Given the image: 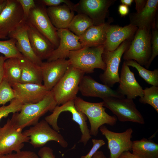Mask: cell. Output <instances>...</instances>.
<instances>
[{"mask_svg":"<svg viewBox=\"0 0 158 158\" xmlns=\"http://www.w3.org/2000/svg\"><path fill=\"white\" fill-rule=\"evenodd\" d=\"M150 30L138 28L134 39L123 54L125 61L133 60L146 66L151 55Z\"/></svg>","mask_w":158,"mask_h":158,"instance_id":"5b68a950","label":"cell"},{"mask_svg":"<svg viewBox=\"0 0 158 158\" xmlns=\"http://www.w3.org/2000/svg\"><path fill=\"white\" fill-rule=\"evenodd\" d=\"M38 155L40 158H56L53 150L48 147H43L39 150Z\"/></svg>","mask_w":158,"mask_h":158,"instance_id":"ab89813d","label":"cell"},{"mask_svg":"<svg viewBox=\"0 0 158 158\" xmlns=\"http://www.w3.org/2000/svg\"><path fill=\"white\" fill-rule=\"evenodd\" d=\"M119 85L117 91L126 98L133 99L143 95V89L137 81L134 73L124 61L119 76Z\"/></svg>","mask_w":158,"mask_h":158,"instance_id":"ffe728a7","label":"cell"},{"mask_svg":"<svg viewBox=\"0 0 158 158\" xmlns=\"http://www.w3.org/2000/svg\"><path fill=\"white\" fill-rule=\"evenodd\" d=\"M138 29L137 27L130 23L123 27L110 25L104 44V50H115L123 42L133 36Z\"/></svg>","mask_w":158,"mask_h":158,"instance_id":"44dd1931","label":"cell"},{"mask_svg":"<svg viewBox=\"0 0 158 158\" xmlns=\"http://www.w3.org/2000/svg\"><path fill=\"white\" fill-rule=\"evenodd\" d=\"M152 39L151 55L147 65L145 66L147 69L150 67L152 62L158 54V31L157 29L153 30Z\"/></svg>","mask_w":158,"mask_h":158,"instance_id":"e575fe53","label":"cell"},{"mask_svg":"<svg viewBox=\"0 0 158 158\" xmlns=\"http://www.w3.org/2000/svg\"><path fill=\"white\" fill-rule=\"evenodd\" d=\"M118 12L121 16L127 15L129 12L128 6L122 4L120 5L118 8Z\"/></svg>","mask_w":158,"mask_h":158,"instance_id":"7bdbcfd3","label":"cell"},{"mask_svg":"<svg viewBox=\"0 0 158 158\" xmlns=\"http://www.w3.org/2000/svg\"><path fill=\"white\" fill-rule=\"evenodd\" d=\"M27 22L28 37L33 52L42 61L47 60L55 49L54 47L48 39Z\"/></svg>","mask_w":158,"mask_h":158,"instance_id":"7402d4cb","label":"cell"},{"mask_svg":"<svg viewBox=\"0 0 158 158\" xmlns=\"http://www.w3.org/2000/svg\"><path fill=\"white\" fill-rule=\"evenodd\" d=\"M110 23L92 25L79 37V41L83 47H93L104 45L106 39L107 29Z\"/></svg>","mask_w":158,"mask_h":158,"instance_id":"cb8c5ba5","label":"cell"},{"mask_svg":"<svg viewBox=\"0 0 158 158\" xmlns=\"http://www.w3.org/2000/svg\"><path fill=\"white\" fill-rule=\"evenodd\" d=\"M128 66L135 68L138 71L139 75L145 81L152 86H158V69L153 71L149 70L133 60L125 61Z\"/></svg>","mask_w":158,"mask_h":158,"instance_id":"f546056e","label":"cell"},{"mask_svg":"<svg viewBox=\"0 0 158 158\" xmlns=\"http://www.w3.org/2000/svg\"><path fill=\"white\" fill-rule=\"evenodd\" d=\"M0 158H40L38 154L30 151H21L1 156Z\"/></svg>","mask_w":158,"mask_h":158,"instance_id":"8d00e7d4","label":"cell"},{"mask_svg":"<svg viewBox=\"0 0 158 158\" xmlns=\"http://www.w3.org/2000/svg\"><path fill=\"white\" fill-rule=\"evenodd\" d=\"M59 39L58 47L55 49L50 57L47 60L50 61L59 59L68 58L70 52L82 48L79 37L68 29H57Z\"/></svg>","mask_w":158,"mask_h":158,"instance_id":"2e32d148","label":"cell"},{"mask_svg":"<svg viewBox=\"0 0 158 158\" xmlns=\"http://www.w3.org/2000/svg\"><path fill=\"white\" fill-rule=\"evenodd\" d=\"M37 1L39 4L46 6L53 7L61 5L62 4H65L69 7L71 11H74L75 4L68 0H41Z\"/></svg>","mask_w":158,"mask_h":158,"instance_id":"d590c367","label":"cell"},{"mask_svg":"<svg viewBox=\"0 0 158 158\" xmlns=\"http://www.w3.org/2000/svg\"><path fill=\"white\" fill-rule=\"evenodd\" d=\"M118 158H141L131 153L130 151H125L122 153Z\"/></svg>","mask_w":158,"mask_h":158,"instance_id":"ee69618b","label":"cell"},{"mask_svg":"<svg viewBox=\"0 0 158 158\" xmlns=\"http://www.w3.org/2000/svg\"><path fill=\"white\" fill-rule=\"evenodd\" d=\"M64 111L70 112L72 115V119L78 125L81 133L79 142L86 145L92 138L86 121L87 118L76 108L74 100L69 101L60 106L57 105L52 113L45 117L44 120L54 129L59 132L61 128L58 125V119L61 113Z\"/></svg>","mask_w":158,"mask_h":158,"instance_id":"8992f818","label":"cell"},{"mask_svg":"<svg viewBox=\"0 0 158 158\" xmlns=\"http://www.w3.org/2000/svg\"><path fill=\"white\" fill-rule=\"evenodd\" d=\"M7 59L4 56H0V83L4 79V63Z\"/></svg>","mask_w":158,"mask_h":158,"instance_id":"60d3db41","label":"cell"},{"mask_svg":"<svg viewBox=\"0 0 158 158\" xmlns=\"http://www.w3.org/2000/svg\"><path fill=\"white\" fill-rule=\"evenodd\" d=\"M16 40V45L23 56L34 63L41 66L42 61L35 54L31 47L28 37V24L23 20L8 36Z\"/></svg>","mask_w":158,"mask_h":158,"instance_id":"9a60e30c","label":"cell"},{"mask_svg":"<svg viewBox=\"0 0 158 158\" xmlns=\"http://www.w3.org/2000/svg\"><path fill=\"white\" fill-rule=\"evenodd\" d=\"M92 158H107L103 152L101 151H97L93 155Z\"/></svg>","mask_w":158,"mask_h":158,"instance_id":"f6af8a7d","label":"cell"},{"mask_svg":"<svg viewBox=\"0 0 158 158\" xmlns=\"http://www.w3.org/2000/svg\"><path fill=\"white\" fill-rule=\"evenodd\" d=\"M135 9L136 13L140 12L144 8L147 2V0H135Z\"/></svg>","mask_w":158,"mask_h":158,"instance_id":"b9f144b4","label":"cell"},{"mask_svg":"<svg viewBox=\"0 0 158 158\" xmlns=\"http://www.w3.org/2000/svg\"><path fill=\"white\" fill-rule=\"evenodd\" d=\"M19 59L22 70L19 83L42 84V75L40 66L23 56L19 58Z\"/></svg>","mask_w":158,"mask_h":158,"instance_id":"484cf974","label":"cell"},{"mask_svg":"<svg viewBox=\"0 0 158 158\" xmlns=\"http://www.w3.org/2000/svg\"><path fill=\"white\" fill-rule=\"evenodd\" d=\"M0 39H4L3 37H1V36H0Z\"/></svg>","mask_w":158,"mask_h":158,"instance_id":"c3c4849f","label":"cell"},{"mask_svg":"<svg viewBox=\"0 0 158 158\" xmlns=\"http://www.w3.org/2000/svg\"><path fill=\"white\" fill-rule=\"evenodd\" d=\"M23 10L24 20L27 19L31 10L35 7L36 4L33 0H17Z\"/></svg>","mask_w":158,"mask_h":158,"instance_id":"74e56055","label":"cell"},{"mask_svg":"<svg viewBox=\"0 0 158 158\" xmlns=\"http://www.w3.org/2000/svg\"><path fill=\"white\" fill-rule=\"evenodd\" d=\"M46 37L56 48L59 39L57 29L52 23L47 13V8L38 4L32 9L26 20Z\"/></svg>","mask_w":158,"mask_h":158,"instance_id":"9c48e42d","label":"cell"},{"mask_svg":"<svg viewBox=\"0 0 158 158\" xmlns=\"http://www.w3.org/2000/svg\"><path fill=\"white\" fill-rule=\"evenodd\" d=\"M1 156H0V157H1Z\"/></svg>","mask_w":158,"mask_h":158,"instance_id":"681fc988","label":"cell"},{"mask_svg":"<svg viewBox=\"0 0 158 158\" xmlns=\"http://www.w3.org/2000/svg\"><path fill=\"white\" fill-rule=\"evenodd\" d=\"M21 129L16 128L8 118L1 128L0 156H2L21 150L24 143L29 142V137L25 135Z\"/></svg>","mask_w":158,"mask_h":158,"instance_id":"30bf717a","label":"cell"},{"mask_svg":"<svg viewBox=\"0 0 158 158\" xmlns=\"http://www.w3.org/2000/svg\"><path fill=\"white\" fill-rule=\"evenodd\" d=\"M57 105L50 90L40 101L23 104L20 112L13 114L11 120L16 128L23 130L37 124L41 117L48 111H53Z\"/></svg>","mask_w":158,"mask_h":158,"instance_id":"6da1fadb","label":"cell"},{"mask_svg":"<svg viewBox=\"0 0 158 158\" xmlns=\"http://www.w3.org/2000/svg\"><path fill=\"white\" fill-rule=\"evenodd\" d=\"M116 1L113 0H81L75 4L74 11L88 16L93 25H99L105 23L108 9Z\"/></svg>","mask_w":158,"mask_h":158,"instance_id":"7c38bea8","label":"cell"},{"mask_svg":"<svg viewBox=\"0 0 158 158\" xmlns=\"http://www.w3.org/2000/svg\"><path fill=\"white\" fill-rule=\"evenodd\" d=\"M79 91L83 96L98 97L103 99L110 97H125L117 90H113L105 85L97 82L88 75H84L81 79Z\"/></svg>","mask_w":158,"mask_h":158,"instance_id":"d6986e66","label":"cell"},{"mask_svg":"<svg viewBox=\"0 0 158 158\" xmlns=\"http://www.w3.org/2000/svg\"><path fill=\"white\" fill-rule=\"evenodd\" d=\"M12 87L15 98L23 104L37 102L42 100L50 91L42 84L19 83Z\"/></svg>","mask_w":158,"mask_h":158,"instance_id":"ac0fdd59","label":"cell"},{"mask_svg":"<svg viewBox=\"0 0 158 158\" xmlns=\"http://www.w3.org/2000/svg\"><path fill=\"white\" fill-rule=\"evenodd\" d=\"M74 102L77 109L88 119L91 135L97 136L100 127L104 124L113 126L116 123L117 118L115 116L109 115L106 112L103 102H89L77 97L74 100Z\"/></svg>","mask_w":158,"mask_h":158,"instance_id":"3957f363","label":"cell"},{"mask_svg":"<svg viewBox=\"0 0 158 158\" xmlns=\"http://www.w3.org/2000/svg\"><path fill=\"white\" fill-rule=\"evenodd\" d=\"M132 153L141 158H158V144L143 138L133 141Z\"/></svg>","mask_w":158,"mask_h":158,"instance_id":"4316f807","label":"cell"},{"mask_svg":"<svg viewBox=\"0 0 158 158\" xmlns=\"http://www.w3.org/2000/svg\"><path fill=\"white\" fill-rule=\"evenodd\" d=\"M23 20L22 7L17 0H7V4L0 13V36L8 38L9 33Z\"/></svg>","mask_w":158,"mask_h":158,"instance_id":"5bb4252c","label":"cell"},{"mask_svg":"<svg viewBox=\"0 0 158 158\" xmlns=\"http://www.w3.org/2000/svg\"><path fill=\"white\" fill-rule=\"evenodd\" d=\"M70 65L69 60L65 59L43 62L40 66L43 85L50 91L63 77Z\"/></svg>","mask_w":158,"mask_h":158,"instance_id":"e0dca14e","label":"cell"},{"mask_svg":"<svg viewBox=\"0 0 158 158\" xmlns=\"http://www.w3.org/2000/svg\"><path fill=\"white\" fill-rule=\"evenodd\" d=\"M158 6V0H147L145 6L141 11L130 16V23L138 28H145L150 30L154 25Z\"/></svg>","mask_w":158,"mask_h":158,"instance_id":"603a6c76","label":"cell"},{"mask_svg":"<svg viewBox=\"0 0 158 158\" xmlns=\"http://www.w3.org/2000/svg\"><path fill=\"white\" fill-rule=\"evenodd\" d=\"M104 45L93 47H85L71 51L68 58L70 65L83 73H93L95 68L104 71L106 65L102 59Z\"/></svg>","mask_w":158,"mask_h":158,"instance_id":"7a4b0ae2","label":"cell"},{"mask_svg":"<svg viewBox=\"0 0 158 158\" xmlns=\"http://www.w3.org/2000/svg\"><path fill=\"white\" fill-rule=\"evenodd\" d=\"M7 0H0V13L6 6Z\"/></svg>","mask_w":158,"mask_h":158,"instance_id":"bcb514c9","label":"cell"},{"mask_svg":"<svg viewBox=\"0 0 158 158\" xmlns=\"http://www.w3.org/2000/svg\"><path fill=\"white\" fill-rule=\"evenodd\" d=\"M121 2L122 4L126 5L128 6H130L133 1V0H121Z\"/></svg>","mask_w":158,"mask_h":158,"instance_id":"7dc6e473","label":"cell"},{"mask_svg":"<svg viewBox=\"0 0 158 158\" xmlns=\"http://www.w3.org/2000/svg\"><path fill=\"white\" fill-rule=\"evenodd\" d=\"M141 103L148 104L158 113V86H152L143 89V95L139 99Z\"/></svg>","mask_w":158,"mask_h":158,"instance_id":"4dcf8cb0","label":"cell"},{"mask_svg":"<svg viewBox=\"0 0 158 158\" xmlns=\"http://www.w3.org/2000/svg\"><path fill=\"white\" fill-rule=\"evenodd\" d=\"M23 104L18 100L14 98L10 102L8 105H3L0 107V121L3 118L7 117L10 113L13 114L20 111Z\"/></svg>","mask_w":158,"mask_h":158,"instance_id":"836d02e7","label":"cell"},{"mask_svg":"<svg viewBox=\"0 0 158 158\" xmlns=\"http://www.w3.org/2000/svg\"><path fill=\"white\" fill-rule=\"evenodd\" d=\"M103 100L104 106L111 110L120 121L145 123L144 118L137 108L133 99L110 97Z\"/></svg>","mask_w":158,"mask_h":158,"instance_id":"52a82bcc","label":"cell"},{"mask_svg":"<svg viewBox=\"0 0 158 158\" xmlns=\"http://www.w3.org/2000/svg\"><path fill=\"white\" fill-rule=\"evenodd\" d=\"M92 25L93 22L88 16L84 14L78 13L73 17L68 29L79 37Z\"/></svg>","mask_w":158,"mask_h":158,"instance_id":"f1b7e54d","label":"cell"},{"mask_svg":"<svg viewBox=\"0 0 158 158\" xmlns=\"http://www.w3.org/2000/svg\"><path fill=\"white\" fill-rule=\"evenodd\" d=\"M15 98L12 87L4 79L0 83V105H4Z\"/></svg>","mask_w":158,"mask_h":158,"instance_id":"d6a6232c","label":"cell"},{"mask_svg":"<svg viewBox=\"0 0 158 158\" xmlns=\"http://www.w3.org/2000/svg\"><path fill=\"white\" fill-rule=\"evenodd\" d=\"M21 73L19 58L11 57L5 60L4 79L11 87L20 82Z\"/></svg>","mask_w":158,"mask_h":158,"instance_id":"83f0119b","label":"cell"},{"mask_svg":"<svg viewBox=\"0 0 158 158\" xmlns=\"http://www.w3.org/2000/svg\"><path fill=\"white\" fill-rule=\"evenodd\" d=\"M16 43V40L13 38L5 41H0V53L3 54L7 59L22 57L23 56L17 48Z\"/></svg>","mask_w":158,"mask_h":158,"instance_id":"1f68e13d","label":"cell"},{"mask_svg":"<svg viewBox=\"0 0 158 158\" xmlns=\"http://www.w3.org/2000/svg\"><path fill=\"white\" fill-rule=\"evenodd\" d=\"M92 142L93 145L90 150L86 155L81 156L80 158H92L99 149L105 144L102 139H92Z\"/></svg>","mask_w":158,"mask_h":158,"instance_id":"f35d334b","label":"cell"},{"mask_svg":"<svg viewBox=\"0 0 158 158\" xmlns=\"http://www.w3.org/2000/svg\"></svg>","mask_w":158,"mask_h":158,"instance_id":"f907efd6","label":"cell"},{"mask_svg":"<svg viewBox=\"0 0 158 158\" xmlns=\"http://www.w3.org/2000/svg\"><path fill=\"white\" fill-rule=\"evenodd\" d=\"M47 11L52 23L57 29H68L74 16V11L65 4L48 7Z\"/></svg>","mask_w":158,"mask_h":158,"instance_id":"d4e9b609","label":"cell"},{"mask_svg":"<svg viewBox=\"0 0 158 158\" xmlns=\"http://www.w3.org/2000/svg\"><path fill=\"white\" fill-rule=\"evenodd\" d=\"M99 130L107 140L110 158H118L123 152L131 150L133 141L131 139L133 133L132 128H128L122 132L117 133L109 130L103 125Z\"/></svg>","mask_w":158,"mask_h":158,"instance_id":"4fadbf2b","label":"cell"},{"mask_svg":"<svg viewBox=\"0 0 158 158\" xmlns=\"http://www.w3.org/2000/svg\"><path fill=\"white\" fill-rule=\"evenodd\" d=\"M26 136L29 137V142L35 148L42 147L49 141H54L62 147L68 146L67 142L59 132L50 126L44 119L23 132Z\"/></svg>","mask_w":158,"mask_h":158,"instance_id":"ba28073f","label":"cell"},{"mask_svg":"<svg viewBox=\"0 0 158 158\" xmlns=\"http://www.w3.org/2000/svg\"><path fill=\"white\" fill-rule=\"evenodd\" d=\"M129 44V42L126 40L114 51H104L102 57L106 68L104 73L99 75V78L104 84L111 87L116 83H119L120 63L122 56Z\"/></svg>","mask_w":158,"mask_h":158,"instance_id":"8fae6325","label":"cell"},{"mask_svg":"<svg viewBox=\"0 0 158 158\" xmlns=\"http://www.w3.org/2000/svg\"><path fill=\"white\" fill-rule=\"evenodd\" d=\"M85 73L71 65L63 77L51 90L57 105H62L77 97L79 85Z\"/></svg>","mask_w":158,"mask_h":158,"instance_id":"277c9868","label":"cell"}]
</instances>
